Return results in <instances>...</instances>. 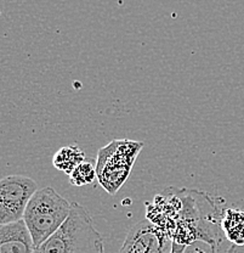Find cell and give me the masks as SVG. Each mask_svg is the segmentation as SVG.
Wrapping results in <instances>:
<instances>
[{"label":"cell","mask_w":244,"mask_h":253,"mask_svg":"<svg viewBox=\"0 0 244 253\" xmlns=\"http://www.w3.org/2000/svg\"><path fill=\"white\" fill-rule=\"evenodd\" d=\"M34 253H105L104 237L85 207L72 202L70 217L61 228L35 247Z\"/></svg>","instance_id":"cell-1"},{"label":"cell","mask_w":244,"mask_h":253,"mask_svg":"<svg viewBox=\"0 0 244 253\" xmlns=\"http://www.w3.org/2000/svg\"><path fill=\"white\" fill-rule=\"evenodd\" d=\"M72 202L66 200L51 186L38 189L26 207L23 221L27 225L34 245L39 246L70 217Z\"/></svg>","instance_id":"cell-2"},{"label":"cell","mask_w":244,"mask_h":253,"mask_svg":"<svg viewBox=\"0 0 244 253\" xmlns=\"http://www.w3.org/2000/svg\"><path fill=\"white\" fill-rule=\"evenodd\" d=\"M143 142L118 139L101 147L96 160V175L100 185L109 195H115L129 178Z\"/></svg>","instance_id":"cell-3"},{"label":"cell","mask_w":244,"mask_h":253,"mask_svg":"<svg viewBox=\"0 0 244 253\" xmlns=\"http://www.w3.org/2000/svg\"><path fill=\"white\" fill-rule=\"evenodd\" d=\"M38 190L32 178L20 174L0 179V225L23 219L31 197Z\"/></svg>","instance_id":"cell-4"},{"label":"cell","mask_w":244,"mask_h":253,"mask_svg":"<svg viewBox=\"0 0 244 253\" xmlns=\"http://www.w3.org/2000/svg\"><path fill=\"white\" fill-rule=\"evenodd\" d=\"M173 239L149 219L135 224L127 234L119 253H172Z\"/></svg>","instance_id":"cell-5"},{"label":"cell","mask_w":244,"mask_h":253,"mask_svg":"<svg viewBox=\"0 0 244 253\" xmlns=\"http://www.w3.org/2000/svg\"><path fill=\"white\" fill-rule=\"evenodd\" d=\"M30 230L23 219L0 225V253H34Z\"/></svg>","instance_id":"cell-6"},{"label":"cell","mask_w":244,"mask_h":253,"mask_svg":"<svg viewBox=\"0 0 244 253\" xmlns=\"http://www.w3.org/2000/svg\"><path fill=\"white\" fill-rule=\"evenodd\" d=\"M221 226L228 241L237 246H244V212L227 210L221 220Z\"/></svg>","instance_id":"cell-7"},{"label":"cell","mask_w":244,"mask_h":253,"mask_svg":"<svg viewBox=\"0 0 244 253\" xmlns=\"http://www.w3.org/2000/svg\"><path fill=\"white\" fill-rule=\"evenodd\" d=\"M85 161V154L78 146H64L54 155L52 165L56 169L70 175L77 166Z\"/></svg>","instance_id":"cell-8"},{"label":"cell","mask_w":244,"mask_h":253,"mask_svg":"<svg viewBox=\"0 0 244 253\" xmlns=\"http://www.w3.org/2000/svg\"><path fill=\"white\" fill-rule=\"evenodd\" d=\"M96 178V166L85 160L70 174V183L74 186H84L93 183Z\"/></svg>","instance_id":"cell-9"},{"label":"cell","mask_w":244,"mask_h":253,"mask_svg":"<svg viewBox=\"0 0 244 253\" xmlns=\"http://www.w3.org/2000/svg\"><path fill=\"white\" fill-rule=\"evenodd\" d=\"M186 249V245H180L176 242H173V251L172 253H183Z\"/></svg>","instance_id":"cell-10"}]
</instances>
